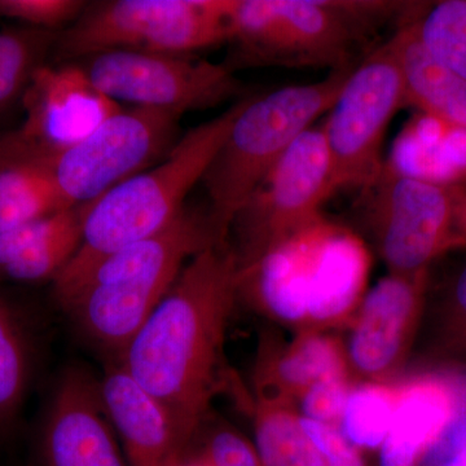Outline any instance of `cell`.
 <instances>
[{
    "instance_id": "cell-1",
    "label": "cell",
    "mask_w": 466,
    "mask_h": 466,
    "mask_svg": "<svg viewBox=\"0 0 466 466\" xmlns=\"http://www.w3.org/2000/svg\"><path fill=\"white\" fill-rule=\"evenodd\" d=\"M238 283L240 267L229 240L211 242L187 262L116 359L167 408L188 450L226 382L223 350Z\"/></svg>"
},
{
    "instance_id": "cell-2",
    "label": "cell",
    "mask_w": 466,
    "mask_h": 466,
    "mask_svg": "<svg viewBox=\"0 0 466 466\" xmlns=\"http://www.w3.org/2000/svg\"><path fill=\"white\" fill-rule=\"evenodd\" d=\"M248 99L192 128L179 137L161 162L87 204L79 249L52 283L58 305H63L104 259L158 235L182 216L187 196L202 182Z\"/></svg>"
},
{
    "instance_id": "cell-3",
    "label": "cell",
    "mask_w": 466,
    "mask_h": 466,
    "mask_svg": "<svg viewBox=\"0 0 466 466\" xmlns=\"http://www.w3.org/2000/svg\"><path fill=\"white\" fill-rule=\"evenodd\" d=\"M216 241L208 214L186 208L165 231L104 259L60 308L86 339L116 360L187 262Z\"/></svg>"
},
{
    "instance_id": "cell-4",
    "label": "cell",
    "mask_w": 466,
    "mask_h": 466,
    "mask_svg": "<svg viewBox=\"0 0 466 466\" xmlns=\"http://www.w3.org/2000/svg\"><path fill=\"white\" fill-rule=\"evenodd\" d=\"M355 0H232L231 43L247 66H357L359 46L406 7Z\"/></svg>"
},
{
    "instance_id": "cell-5",
    "label": "cell",
    "mask_w": 466,
    "mask_h": 466,
    "mask_svg": "<svg viewBox=\"0 0 466 466\" xmlns=\"http://www.w3.org/2000/svg\"><path fill=\"white\" fill-rule=\"evenodd\" d=\"M355 66L321 81L249 96L202 177L218 240L227 241L236 216L291 144L329 112Z\"/></svg>"
},
{
    "instance_id": "cell-6",
    "label": "cell",
    "mask_w": 466,
    "mask_h": 466,
    "mask_svg": "<svg viewBox=\"0 0 466 466\" xmlns=\"http://www.w3.org/2000/svg\"><path fill=\"white\" fill-rule=\"evenodd\" d=\"M232 0H113L57 34L58 63L110 51L191 55L231 41Z\"/></svg>"
},
{
    "instance_id": "cell-7",
    "label": "cell",
    "mask_w": 466,
    "mask_h": 466,
    "mask_svg": "<svg viewBox=\"0 0 466 466\" xmlns=\"http://www.w3.org/2000/svg\"><path fill=\"white\" fill-rule=\"evenodd\" d=\"M336 192L321 126L296 140L245 202L231 227L238 267L245 268L318 226Z\"/></svg>"
},
{
    "instance_id": "cell-8",
    "label": "cell",
    "mask_w": 466,
    "mask_h": 466,
    "mask_svg": "<svg viewBox=\"0 0 466 466\" xmlns=\"http://www.w3.org/2000/svg\"><path fill=\"white\" fill-rule=\"evenodd\" d=\"M183 115L122 109L54 157L23 159L47 171L67 208L96 201L118 184L162 161L179 140Z\"/></svg>"
},
{
    "instance_id": "cell-9",
    "label": "cell",
    "mask_w": 466,
    "mask_h": 466,
    "mask_svg": "<svg viewBox=\"0 0 466 466\" xmlns=\"http://www.w3.org/2000/svg\"><path fill=\"white\" fill-rule=\"evenodd\" d=\"M406 106L403 82L388 42L355 66L321 125L334 189L367 191L386 165L382 148L392 116Z\"/></svg>"
},
{
    "instance_id": "cell-10",
    "label": "cell",
    "mask_w": 466,
    "mask_h": 466,
    "mask_svg": "<svg viewBox=\"0 0 466 466\" xmlns=\"http://www.w3.org/2000/svg\"><path fill=\"white\" fill-rule=\"evenodd\" d=\"M364 193L368 225L389 274L429 271L441 254L464 247L456 232L458 188L385 167Z\"/></svg>"
},
{
    "instance_id": "cell-11",
    "label": "cell",
    "mask_w": 466,
    "mask_h": 466,
    "mask_svg": "<svg viewBox=\"0 0 466 466\" xmlns=\"http://www.w3.org/2000/svg\"><path fill=\"white\" fill-rule=\"evenodd\" d=\"M76 63L110 100L135 108L184 115L220 106L241 92L231 66L191 55L110 51Z\"/></svg>"
},
{
    "instance_id": "cell-12",
    "label": "cell",
    "mask_w": 466,
    "mask_h": 466,
    "mask_svg": "<svg viewBox=\"0 0 466 466\" xmlns=\"http://www.w3.org/2000/svg\"><path fill=\"white\" fill-rule=\"evenodd\" d=\"M21 101L25 119L15 133L0 137L2 157H54L122 110L95 87L78 63L39 67Z\"/></svg>"
},
{
    "instance_id": "cell-13",
    "label": "cell",
    "mask_w": 466,
    "mask_h": 466,
    "mask_svg": "<svg viewBox=\"0 0 466 466\" xmlns=\"http://www.w3.org/2000/svg\"><path fill=\"white\" fill-rule=\"evenodd\" d=\"M429 271L388 274L364 296L346 346L355 383L400 379L425 318Z\"/></svg>"
},
{
    "instance_id": "cell-14",
    "label": "cell",
    "mask_w": 466,
    "mask_h": 466,
    "mask_svg": "<svg viewBox=\"0 0 466 466\" xmlns=\"http://www.w3.org/2000/svg\"><path fill=\"white\" fill-rule=\"evenodd\" d=\"M118 441L99 381L84 368H67L43 421L42 466H128Z\"/></svg>"
},
{
    "instance_id": "cell-15",
    "label": "cell",
    "mask_w": 466,
    "mask_h": 466,
    "mask_svg": "<svg viewBox=\"0 0 466 466\" xmlns=\"http://www.w3.org/2000/svg\"><path fill=\"white\" fill-rule=\"evenodd\" d=\"M466 408V381L449 370H429L400 381V395L380 466H422Z\"/></svg>"
},
{
    "instance_id": "cell-16",
    "label": "cell",
    "mask_w": 466,
    "mask_h": 466,
    "mask_svg": "<svg viewBox=\"0 0 466 466\" xmlns=\"http://www.w3.org/2000/svg\"><path fill=\"white\" fill-rule=\"evenodd\" d=\"M101 400L128 466H180L188 449L173 417L119 361L110 360L99 381Z\"/></svg>"
},
{
    "instance_id": "cell-17",
    "label": "cell",
    "mask_w": 466,
    "mask_h": 466,
    "mask_svg": "<svg viewBox=\"0 0 466 466\" xmlns=\"http://www.w3.org/2000/svg\"><path fill=\"white\" fill-rule=\"evenodd\" d=\"M350 375L348 352L330 333H294L290 342L266 334L260 339L253 372L256 397L296 406L321 380Z\"/></svg>"
},
{
    "instance_id": "cell-18",
    "label": "cell",
    "mask_w": 466,
    "mask_h": 466,
    "mask_svg": "<svg viewBox=\"0 0 466 466\" xmlns=\"http://www.w3.org/2000/svg\"><path fill=\"white\" fill-rule=\"evenodd\" d=\"M388 45L400 67L406 106L466 133V81L429 54L415 18L398 27Z\"/></svg>"
},
{
    "instance_id": "cell-19",
    "label": "cell",
    "mask_w": 466,
    "mask_h": 466,
    "mask_svg": "<svg viewBox=\"0 0 466 466\" xmlns=\"http://www.w3.org/2000/svg\"><path fill=\"white\" fill-rule=\"evenodd\" d=\"M254 449L262 466H327L300 422L296 406L249 398Z\"/></svg>"
},
{
    "instance_id": "cell-20",
    "label": "cell",
    "mask_w": 466,
    "mask_h": 466,
    "mask_svg": "<svg viewBox=\"0 0 466 466\" xmlns=\"http://www.w3.org/2000/svg\"><path fill=\"white\" fill-rule=\"evenodd\" d=\"M66 208L47 171L23 159L0 157V233Z\"/></svg>"
},
{
    "instance_id": "cell-21",
    "label": "cell",
    "mask_w": 466,
    "mask_h": 466,
    "mask_svg": "<svg viewBox=\"0 0 466 466\" xmlns=\"http://www.w3.org/2000/svg\"><path fill=\"white\" fill-rule=\"evenodd\" d=\"M29 334L16 309L0 294V431L17 419L32 377Z\"/></svg>"
},
{
    "instance_id": "cell-22",
    "label": "cell",
    "mask_w": 466,
    "mask_h": 466,
    "mask_svg": "<svg viewBox=\"0 0 466 466\" xmlns=\"http://www.w3.org/2000/svg\"><path fill=\"white\" fill-rule=\"evenodd\" d=\"M400 395V381L355 383L339 429L359 450H375L388 438Z\"/></svg>"
},
{
    "instance_id": "cell-23",
    "label": "cell",
    "mask_w": 466,
    "mask_h": 466,
    "mask_svg": "<svg viewBox=\"0 0 466 466\" xmlns=\"http://www.w3.org/2000/svg\"><path fill=\"white\" fill-rule=\"evenodd\" d=\"M57 34L20 25L0 30V110L23 97L34 73L54 54Z\"/></svg>"
},
{
    "instance_id": "cell-24",
    "label": "cell",
    "mask_w": 466,
    "mask_h": 466,
    "mask_svg": "<svg viewBox=\"0 0 466 466\" xmlns=\"http://www.w3.org/2000/svg\"><path fill=\"white\" fill-rule=\"evenodd\" d=\"M86 208L87 204L73 208L72 216L66 225L36 242L33 248L5 267L0 274L20 283H54L79 249Z\"/></svg>"
},
{
    "instance_id": "cell-25",
    "label": "cell",
    "mask_w": 466,
    "mask_h": 466,
    "mask_svg": "<svg viewBox=\"0 0 466 466\" xmlns=\"http://www.w3.org/2000/svg\"><path fill=\"white\" fill-rule=\"evenodd\" d=\"M429 54L466 81V0H443L415 18Z\"/></svg>"
},
{
    "instance_id": "cell-26",
    "label": "cell",
    "mask_w": 466,
    "mask_h": 466,
    "mask_svg": "<svg viewBox=\"0 0 466 466\" xmlns=\"http://www.w3.org/2000/svg\"><path fill=\"white\" fill-rule=\"evenodd\" d=\"M431 352L446 363L466 361V265L453 279L435 312Z\"/></svg>"
},
{
    "instance_id": "cell-27",
    "label": "cell",
    "mask_w": 466,
    "mask_h": 466,
    "mask_svg": "<svg viewBox=\"0 0 466 466\" xmlns=\"http://www.w3.org/2000/svg\"><path fill=\"white\" fill-rule=\"evenodd\" d=\"M87 7L81 0H0V18L20 26L60 33L81 16Z\"/></svg>"
},
{
    "instance_id": "cell-28",
    "label": "cell",
    "mask_w": 466,
    "mask_h": 466,
    "mask_svg": "<svg viewBox=\"0 0 466 466\" xmlns=\"http://www.w3.org/2000/svg\"><path fill=\"white\" fill-rule=\"evenodd\" d=\"M354 385L350 375L330 376L315 383L299 400L302 416L339 428L346 401Z\"/></svg>"
},
{
    "instance_id": "cell-29",
    "label": "cell",
    "mask_w": 466,
    "mask_h": 466,
    "mask_svg": "<svg viewBox=\"0 0 466 466\" xmlns=\"http://www.w3.org/2000/svg\"><path fill=\"white\" fill-rule=\"evenodd\" d=\"M196 458L204 466H262L254 444L229 426L213 429Z\"/></svg>"
},
{
    "instance_id": "cell-30",
    "label": "cell",
    "mask_w": 466,
    "mask_h": 466,
    "mask_svg": "<svg viewBox=\"0 0 466 466\" xmlns=\"http://www.w3.org/2000/svg\"><path fill=\"white\" fill-rule=\"evenodd\" d=\"M75 208L58 211L11 231L0 233V271L33 248L36 242L42 241L66 225Z\"/></svg>"
},
{
    "instance_id": "cell-31",
    "label": "cell",
    "mask_w": 466,
    "mask_h": 466,
    "mask_svg": "<svg viewBox=\"0 0 466 466\" xmlns=\"http://www.w3.org/2000/svg\"><path fill=\"white\" fill-rule=\"evenodd\" d=\"M300 422L327 466H368L360 450L343 435L341 429L306 419L302 415Z\"/></svg>"
},
{
    "instance_id": "cell-32",
    "label": "cell",
    "mask_w": 466,
    "mask_h": 466,
    "mask_svg": "<svg viewBox=\"0 0 466 466\" xmlns=\"http://www.w3.org/2000/svg\"><path fill=\"white\" fill-rule=\"evenodd\" d=\"M464 447H466V408L458 424L451 429L450 433L441 441L440 446L426 459L425 465H433L435 462L441 461V459L447 458L451 453L464 449Z\"/></svg>"
},
{
    "instance_id": "cell-33",
    "label": "cell",
    "mask_w": 466,
    "mask_h": 466,
    "mask_svg": "<svg viewBox=\"0 0 466 466\" xmlns=\"http://www.w3.org/2000/svg\"><path fill=\"white\" fill-rule=\"evenodd\" d=\"M456 232H458L460 240L462 245H466V193L460 192L456 195Z\"/></svg>"
},
{
    "instance_id": "cell-34",
    "label": "cell",
    "mask_w": 466,
    "mask_h": 466,
    "mask_svg": "<svg viewBox=\"0 0 466 466\" xmlns=\"http://www.w3.org/2000/svg\"><path fill=\"white\" fill-rule=\"evenodd\" d=\"M431 466H466V447L451 453L447 458Z\"/></svg>"
},
{
    "instance_id": "cell-35",
    "label": "cell",
    "mask_w": 466,
    "mask_h": 466,
    "mask_svg": "<svg viewBox=\"0 0 466 466\" xmlns=\"http://www.w3.org/2000/svg\"><path fill=\"white\" fill-rule=\"evenodd\" d=\"M180 466H204V464L196 456H193V458L187 456V459L184 460L183 464Z\"/></svg>"
}]
</instances>
